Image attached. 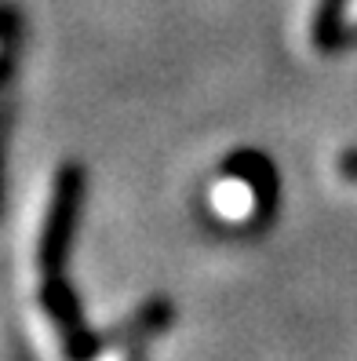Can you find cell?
<instances>
[{"instance_id": "obj_2", "label": "cell", "mask_w": 357, "mask_h": 361, "mask_svg": "<svg viewBox=\"0 0 357 361\" xmlns=\"http://www.w3.org/2000/svg\"><path fill=\"white\" fill-rule=\"evenodd\" d=\"M339 176H343L346 183H357V146L339 154Z\"/></svg>"}, {"instance_id": "obj_1", "label": "cell", "mask_w": 357, "mask_h": 361, "mask_svg": "<svg viewBox=\"0 0 357 361\" xmlns=\"http://www.w3.org/2000/svg\"><path fill=\"white\" fill-rule=\"evenodd\" d=\"M212 208L215 216L237 226L263 223L270 204H274V172L256 154H237L230 164H223V176L212 186Z\"/></svg>"}, {"instance_id": "obj_3", "label": "cell", "mask_w": 357, "mask_h": 361, "mask_svg": "<svg viewBox=\"0 0 357 361\" xmlns=\"http://www.w3.org/2000/svg\"><path fill=\"white\" fill-rule=\"evenodd\" d=\"M4 142H8V110L0 106V194H4Z\"/></svg>"}, {"instance_id": "obj_4", "label": "cell", "mask_w": 357, "mask_h": 361, "mask_svg": "<svg viewBox=\"0 0 357 361\" xmlns=\"http://www.w3.org/2000/svg\"><path fill=\"white\" fill-rule=\"evenodd\" d=\"M8 40H11V18H0V73L8 66Z\"/></svg>"}]
</instances>
